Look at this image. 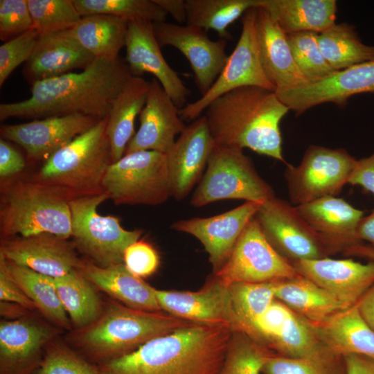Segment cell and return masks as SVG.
Listing matches in <instances>:
<instances>
[{
	"label": "cell",
	"mask_w": 374,
	"mask_h": 374,
	"mask_svg": "<svg viewBox=\"0 0 374 374\" xmlns=\"http://www.w3.org/2000/svg\"><path fill=\"white\" fill-rule=\"evenodd\" d=\"M39 35V33L32 28L0 46V87L19 65L28 61Z\"/></svg>",
	"instance_id": "obj_46"
},
{
	"label": "cell",
	"mask_w": 374,
	"mask_h": 374,
	"mask_svg": "<svg viewBox=\"0 0 374 374\" xmlns=\"http://www.w3.org/2000/svg\"><path fill=\"white\" fill-rule=\"evenodd\" d=\"M289 110L274 91L244 86L214 100L204 116L215 144L285 162L280 123Z\"/></svg>",
	"instance_id": "obj_3"
},
{
	"label": "cell",
	"mask_w": 374,
	"mask_h": 374,
	"mask_svg": "<svg viewBox=\"0 0 374 374\" xmlns=\"http://www.w3.org/2000/svg\"><path fill=\"white\" fill-rule=\"evenodd\" d=\"M139 127L128 143L125 154L153 150L168 154L175 136L186 126L179 109L156 79L150 81L145 104L139 114Z\"/></svg>",
	"instance_id": "obj_24"
},
{
	"label": "cell",
	"mask_w": 374,
	"mask_h": 374,
	"mask_svg": "<svg viewBox=\"0 0 374 374\" xmlns=\"http://www.w3.org/2000/svg\"><path fill=\"white\" fill-rule=\"evenodd\" d=\"M274 353L242 331H233L220 374H260Z\"/></svg>",
	"instance_id": "obj_41"
},
{
	"label": "cell",
	"mask_w": 374,
	"mask_h": 374,
	"mask_svg": "<svg viewBox=\"0 0 374 374\" xmlns=\"http://www.w3.org/2000/svg\"><path fill=\"white\" fill-rule=\"evenodd\" d=\"M150 81L132 75L115 99L107 116L106 134L112 163L125 154L126 148L135 134L134 123L143 109Z\"/></svg>",
	"instance_id": "obj_31"
},
{
	"label": "cell",
	"mask_w": 374,
	"mask_h": 374,
	"mask_svg": "<svg viewBox=\"0 0 374 374\" xmlns=\"http://www.w3.org/2000/svg\"><path fill=\"white\" fill-rule=\"evenodd\" d=\"M159 6L170 14L178 23L186 24L185 0H153Z\"/></svg>",
	"instance_id": "obj_54"
},
{
	"label": "cell",
	"mask_w": 374,
	"mask_h": 374,
	"mask_svg": "<svg viewBox=\"0 0 374 374\" xmlns=\"http://www.w3.org/2000/svg\"><path fill=\"white\" fill-rule=\"evenodd\" d=\"M256 14L257 8H251L243 15L240 36L223 70L204 95L179 109L183 121H195L214 100L239 87L256 86L275 91L260 60L256 33Z\"/></svg>",
	"instance_id": "obj_11"
},
{
	"label": "cell",
	"mask_w": 374,
	"mask_h": 374,
	"mask_svg": "<svg viewBox=\"0 0 374 374\" xmlns=\"http://www.w3.org/2000/svg\"><path fill=\"white\" fill-rule=\"evenodd\" d=\"M127 28L122 19L98 14L82 17L70 32L96 58L116 60L125 46Z\"/></svg>",
	"instance_id": "obj_34"
},
{
	"label": "cell",
	"mask_w": 374,
	"mask_h": 374,
	"mask_svg": "<svg viewBox=\"0 0 374 374\" xmlns=\"http://www.w3.org/2000/svg\"><path fill=\"white\" fill-rule=\"evenodd\" d=\"M34 374H100L98 366L66 344L53 339Z\"/></svg>",
	"instance_id": "obj_45"
},
{
	"label": "cell",
	"mask_w": 374,
	"mask_h": 374,
	"mask_svg": "<svg viewBox=\"0 0 374 374\" xmlns=\"http://www.w3.org/2000/svg\"><path fill=\"white\" fill-rule=\"evenodd\" d=\"M99 121L78 114L51 116L4 125L0 132L2 139L21 146L30 158L45 161Z\"/></svg>",
	"instance_id": "obj_20"
},
{
	"label": "cell",
	"mask_w": 374,
	"mask_h": 374,
	"mask_svg": "<svg viewBox=\"0 0 374 374\" xmlns=\"http://www.w3.org/2000/svg\"><path fill=\"white\" fill-rule=\"evenodd\" d=\"M26 166L22 155L8 141L0 139V177L7 178L21 172Z\"/></svg>",
	"instance_id": "obj_50"
},
{
	"label": "cell",
	"mask_w": 374,
	"mask_h": 374,
	"mask_svg": "<svg viewBox=\"0 0 374 374\" xmlns=\"http://www.w3.org/2000/svg\"><path fill=\"white\" fill-rule=\"evenodd\" d=\"M296 272L323 287L346 308L359 301L374 285V261L328 257L291 262Z\"/></svg>",
	"instance_id": "obj_22"
},
{
	"label": "cell",
	"mask_w": 374,
	"mask_h": 374,
	"mask_svg": "<svg viewBox=\"0 0 374 374\" xmlns=\"http://www.w3.org/2000/svg\"><path fill=\"white\" fill-rule=\"evenodd\" d=\"M54 282L74 330L89 325L100 315L103 308L95 286L78 269L54 278Z\"/></svg>",
	"instance_id": "obj_35"
},
{
	"label": "cell",
	"mask_w": 374,
	"mask_h": 374,
	"mask_svg": "<svg viewBox=\"0 0 374 374\" xmlns=\"http://www.w3.org/2000/svg\"><path fill=\"white\" fill-rule=\"evenodd\" d=\"M356 305L362 319L374 331V285L365 292Z\"/></svg>",
	"instance_id": "obj_53"
},
{
	"label": "cell",
	"mask_w": 374,
	"mask_h": 374,
	"mask_svg": "<svg viewBox=\"0 0 374 374\" xmlns=\"http://www.w3.org/2000/svg\"><path fill=\"white\" fill-rule=\"evenodd\" d=\"M155 294L161 310L175 317L197 323L226 325L240 331L229 286L215 275L198 291L155 289Z\"/></svg>",
	"instance_id": "obj_17"
},
{
	"label": "cell",
	"mask_w": 374,
	"mask_h": 374,
	"mask_svg": "<svg viewBox=\"0 0 374 374\" xmlns=\"http://www.w3.org/2000/svg\"><path fill=\"white\" fill-rule=\"evenodd\" d=\"M260 204L245 202L232 210L212 217L178 220L170 227L199 240L208 254L213 274H215L230 258L240 235L254 217Z\"/></svg>",
	"instance_id": "obj_18"
},
{
	"label": "cell",
	"mask_w": 374,
	"mask_h": 374,
	"mask_svg": "<svg viewBox=\"0 0 374 374\" xmlns=\"http://www.w3.org/2000/svg\"><path fill=\"white\" fill-rule=\"evenodd\" d=\"M362 93H374V60L336 71L302 87L275 92L296 116L326 103L344 105L351 96Z\"/></svg>",
	"instance_id": "obj_15"
},
{
	"label": "cell",
	"mask_w": 374,
	"mask_h": 374,
	"mask_svg": "<svg viewBox=\"0 0 374 374\" xmlns=\"http://www.w3.org/2000/svg\"><path fill=\"white\" fill-rule=\"evenodd\" d=\"M233 331L193 323L97 366L100 374H220Z\"/></svg>",
	"instance_id": "obj_2"
},
{
	"label": "cell",
	"mask_w": 374,
	"mask_h": 374,
	"mask_svg": "<svg viewBox=\"0 0 374 374\" xmlns=\"http://www.w3.org/2000/svg\"><path fill=\"white\" fill-rule=\"evenodd\" d=\"M81 17L107 15L128 23L166 21L167 12L153 0H73Z\"/></svg>",
	"instance_id": "obj_39"
},
{
	"label": "cell",
	"mask_w": 374,
	"mask_h": 374,
	"mask_svg": "<svg viewBox=\"0 0 374 374\" xmlns=\"http://www.w3.org/2000/svg\"><path fill=\"white\" fill-rule=\"evenodd\" d=\"M152 24L143 21L128 23L125 62L133 76L141 77L145 73L153 75L181 108L191 91L163 56Z\"/></svg>",
	"instance_id": "obj_23"
},
{
	"label": "cell",
	"mask_w": 374,
	"mask_h": 374,
	"mask_svg": "<svg viewBox=\"0 0 374 374\" xmlns=\"http://www.w3.org/2000/svg\"><path fill=\"white\" fill-rule=\"evenodd\" d=\"M160 263L156 249L148 242L137 240L125 251L123 264L132 274L139 278L152 275Z\"/></svg>",
	"instance_id": "obj_48"
},
{
	"label": "cell",
	"mask_w": 374,
	"mask_h": 374,
	"mask_svg": "<svg viewBox=\"0 0 374 374\" xmlns=\"http://www.w3.org/2000/svg\"><path fill=\"white\" fill-rule=\"evenodd\" d=\"M325 348L312 323L293 310L269 346L278 355L289 357H305Z\"/></svg>",
	"instance_id": "obj_40"
},
{
	"label": "cell",
	"mask_w": 374,
	"mask_h": 374,
	"mask_svg": "<svg viewBox=\"0 0 374 374\" xmlns=\"http://www.w3.org/2000/svg\"><path fill=\"white\" fill-rule=\"evenodd\" d=\"M0 300L18 304L28 310H36L33 301L0 266Z\"/></svg>",
	"instance_id": "obj_49"
},
{
	"label": "cell",
	"mask_w": 374,
	"mask_h": 374,
	"mask_svg": "<svg viewBox=\"0 0 374 374\" xmlns=\"http://www.w3.org/2000/svg\"><path fill=\"white\" fill-rule=\"evenodd\" d=\"M256 33L263 71L275 91L304 86L310 82L293 57L287 34L269 14L257 8Z\"/></svg>",
	"instance_id": "obj_26"
},
{
	"label": "cell",
	"mask_w": 374,
	"mask_h": 374,
	"mask_svg": "<svg viewBox=\"0 0 374 374\" xmlns=\"http://www.w3.org/2000/svg\"><path fill=\"white\" fill-rule=\"evenodd\" d=\"M78 270L115 301L137 310L162 311L155 288L132 274L123 263L102 267L90 260H84Z\"/></svg>",
	"instance_id": "obj_28"
},
{
	"label": "cell",
	"mask_w": 374,
	"mask_h": 374,
	"mask_svg": "<svg viewBox=\"0 0 374 374\" xmlns=\"http://www.w3.org/2000/svg\"><path fill=\"white\" fill-rule=\"evenodd\" d=\"M193 323L162 311L137 310L112 301L93 322L74 330L69 339L87 359L98 365Z\"/></svg>",
	"instance_id": "obj_4"
},
{
	"label": "cell",
	"mask_w": 374,
	"mask_h": 374,
	"mask_svg": "<svg viewBox=\"0 0 374 374\" xmlns=\"http://www.w3.org/2000/svg\"><path fill=\"white\" fill-rule=\"evenodd\" d=\"M27 310H28L18 304L1 301L0 312L1 316H6L8 318L17 319L24 317L26 311Z\"/></svg>",
	"instance_id": "obj_57"
},
{
	"label": "cell",
	"mask_w": 374,
	"mask_h": 374,
	"mask_svg": "<svg viewBox=\"0 0 374 374\" xmlns=\"http://www.w3.org/2000/svg\"><path fill=\"white\" fill-rule=\"evenodd\" d=\"M285 34L320 33L335 23V0H258Z\"/></svg>",
	"instance_id": "obj_30"
},
{
	"label": "cell",
	"mask_w": 374,
	"mask_h": 374,
	"mask_svg": "<svg viewBox=\"0 0 374 374\" xmlns=\"http://www.w3.org/2000/svg\"><path fill=\"white\" fill-rule=\"evenodd\" d=\"M215 145L204 115L179 135L166 154L171 196L175 199H184L199 182Z\"/></svg>",
	"instance_id": "obj_21"
},
{
	"label": "cell",
	"mask_w": 374,
	"mask_h": 374,
	"mask_svg": "<svg viewBox=\"0 0 374 374\" xmlns=\"http://www.w3.org/2000/svg\"><path fill=\"white\" fill-rule=\"evenodd\" d=\"M346 374H374V359L357 354L342 357Z\"/></svg>",
	"instance_id": "obj_52"
},
{
	"label": "cell",
	"mask_w": 374,
	"mask_h": 374,
	"mask_svg": "<svg viewBox=\"0 0 374 374\" xmlns=\"http://www.w3.org/2000/svg\"><path fill=\"white\" fill-rule=\"evenodd\" d=\"M152 26L161 48L172 46L188 59L197 87L201 95H204L227 62L226 40H211L206 30L189 24L179 25L162 21L153 23Z\"/></svg>",
	"instance_id": "obj_14"
},
{
	"label": "cell",
	"mask_w": 374,
	"mask_h": 374,
	"mask_svg": "<svg viewBox=\"0 0 374 374\" xmlns=\"http://www.w3.org/2000/svg\"><path fill=\"white\" fill-rule=\"evenodd\" d=\"M357 238L360 242L367 241L374 247V209L364 216L357 227Z\"/></svg>",
	"instance_id": "obj_55"
},
{
	"label": "cell",
	"mask_w": 374,
	"mask_h": 374,
	"mask_svg": "<svg viewBox=\"0 0 374 374\" xmlns=\"http://www.w3.org/2000/svg\"><path fill=\"white\" fill-rule=\"evenodd\" d=\"M295 207L334 252L362 243L357 231L364 211L344 199L328 196Z\"/></svg>",
	"instance_id": "obj_27"
},
{
	"label": "cell",
	"mask_w": 374,
	"mask_h": 374,
	"mask_svg": "<svg viewBox=\"0 0 374 374\" xmlns=\"http://www.w3.org/2000/svg\"><path fill=\"white\" fill-rule=\"evenodd\" d=\"M348 184L359 186L374 195V153L369 157L356 159Z\"/></svg>",
	"instance_id": "obj_51"
},
{
	"label": "cell",
	"mask_w": 374,
	"mask_h": 374,
	"mask_svg": "<svg viewBox=\"0 0 374 374\" xmlns=\"http://www.w3.org/2000/svg\"><path fill=\"white\" fill-rule=\"evenodd\" d=\"M275 197L243 150L215 144L190 204L202 207L224 199L262 203Z\"/></svg>",
	"instance_id": "obj_8"
},
{
	"label": "cell",
	"mask_w": 374,
	"mask_h": 374,
	"mask_svg": "<svg viewBox=\"0 0 374 374\" xmlns=\"http://www.w3.org/2000/svg\"><path fill=\"white\" fill-rule=\"evenodd\" d=\"M275 281L233 283L229 285L240 330L249 336L256 321L276 299Z\"/></svg>",
	"instance_id": "obj_38"
},
{
	"label": "cell",
	"mask_w": 374,
	"mask_h": 374,
	"mask_svg": "<svg viewBox=\"0 0 374 374\" xmlns=\"http://www.w3.org/2000/svg\"><path fill=\"white\" fill-rule=\"evenodd\" d=\"M322 344L342 357L362 355L374 359V331L361 317L355 305L344 309L319 323H312Z\"/></svg>",
	"instance_id": "obj_29"
},
{
	"label": "cell",
	"mask_w": 374,
	"mask_h": 374,
	"mask_svg": "<svg viewBox=\"0 0 374 374\" xmlns=\"http://www.w3.org/2000/svg\"><path fill=\"white\" fill-rule=\"evenodd\" d=\"M0 266L46 319L59 328L71 329L72 324L58 297L53 278L12 263L1 256Z\"/></svg>",
	"instance_id": "obj_33"
},
{
	"label": "cell",
	"mask_w": 374,
	"mask_h": 374,
	"mask_svg": "<svg viewBox=\"0 0 374 374\" xmlns=\"http://www.w3.org/2000/svg\"><path fill=\"white\" fill-rule=\"evenodd\" d=\"M317 39L323 57L334 71L374 60V46L364 44L353 25L335 23L319 33Z\"/></svg>",
	"instance_id": "obj_36"
},
{
	"label": "cell",
	"mask_w": 374,
	"mask_h": 374,
	"mask_svg": "<svg viewBox=\"0 0 374 374\" xmlns=\"http://www.w3.org/2000/svg\"><path fill=\"white\" fill-rule=\"evenodd\" d=\"M337 356L327 348L315 354L289 357L271 355L263 366V374H343Z\"/></svg>",
	"instance_id": "obj_42"
},
{
	"label": "cell",
	"mask_w": 374,
	"mask_h": 374,
	"mask_svg": "<svg viewBox=\"0 0 374 374\" xmlns=\"http://www.w3.org/2000/svg\"><path fill=\"white\" fill-rule=\"evenodd\" d=\"M275 298L312 323H319L346 308L327 290L298 275L275 281Z\"/></svg>",
	"instance_id": "obj_32"
},
{
	"label": "cell",
	"mask_w": 374,
	"mask_h": 374,
	"mask_svg": "<svg viewBox=\"0 0 374 374\" xmlns=\"http://www.w3.org/2000/svg\"><path fill=\"white\" fill-rule=\"evenodd\" d=\"M0 256L53 278L78 269L84 261L72 242L49 233L4 238Z\"/></svg>",
	"instance_id": "obj_19"
},
{
	"label": "cell",
	"mask_w": 374,
	"mask_h": 374,
	"mask_svg": "<svg viewBox=\"0 0 374 374\" xmlns=\"http://www.w3.org/2000/svg\"><path fill=\"white\" fill-rule=\"evenodd\" d=\"M317 36L318 33L310 31L287 35L294 61L310 83L321 80L336 71L323 57Z\"/></svg>",
	"instance_id": "obj_44"
},
{
	"label": "cell",
	"mask_w": 374,
	"mask_h": 374,
	"mask_svg": "<svg viewBox=\"0 0 374 374\" xmlns=\"http://www.w3.org/2000/svg\"><path fill=\"white\" fill-rule=\"evenodd\" d=\"M132 73L125 62L96 58L80 72H71L33 84L28 98L0 104V120L43 118L82 114L102 120Z\"/></svg>",
	"instance_id": "obj_1"
},
{
	"label": "cell",
	"mask_w": 374,
	"mask_h": 374,
	"mask_svg": "<svg viewBox=\"0 0 374 374\" xmlns=\"http://www.w3.org/2000/svg\"><path fill=\"white\" fill-rule=\"evenodd\" d=\"M28 6L39 35L70 30L82 17L73 0H28Z\"/></svg>",
	"instance_id": "obj_43"
},
{
	"label": "cell",
	"mask_w": 374,
	"mask_h": 374,
	"mask_svg": "<svg viewBox=\"0 0 374 374\" xmlns=\"http://www.w3.org/2000/svg\"><path fill=\"white\" fill-rule=\"evenodd\" d=\"M345 255L366 258L374 261V247L371 244L357 243L345 248Z\"/></svg>",
	"instance_id": "obj_56"
},
{
	"label": "cell",
	"mask_w": 374,
	"mask_h": 374,
	"mask_svg": "<svg viewBox=\"0 0 374 374\" xmlns=\"http://www.w3.org/2000/svg\"><path fill=\"white\" fill-rule=\"evenodd\" d=\"M102 189L118 205L166 202L172 197L166 154L153 150L125 154L108 168Z\"/></svg>",
	"instance_id": "obj_9"
},
{
	"label": "cell",
	"mask_w": 374,
	"mask_h": 374,
	"mask_svg": "<svg viewBox=\"0 0 374 374\" xmlns=\"http://www.w3.org/2000/svg\"><path fill=\"white\" fill-rule=\"evenodd\" d=\"M59 328L28 317L0 322V374H34Z\"/></svg>",
	"instance_id": "obj_16"
},
{
	"label": "cell",
	"mask_w": 374,
	"mask_h": 374,
	"mask_svg": "<svg viewBox=\"0 0 374 374\" xmlns=\"http://www.w3.org/2000/svg\"><path fill=\"white\" fill-rule=\"evenodd\" d=\"M107 199L108 195L102 191L69 201L72 243L77 251L102 267L123 263L125 249L143 233L141 229H123L115 216L98 213V207Z\"/></svg>",
	"instance_id": "obj_7"
},
{
	"label": "cell",
	"mask_w": 374,
	"mask_h": 374,
	"mask_svg": "<svg viewBox=\"0 0 374 374\" xmlns=\"http://www.w3.org/2000/svg\"><path fill=\"white\" fill-rule=\"evenodd\" d=\"M96 57L71 35L70 30L41 34L24 66V74L31 84L84 70Z\"/></svg>",
	"instance_id": "obj_25"
},
{
	"label": "cell",
	"mask_w": 374,
	"mask_h": 374,
	"mask_svg": "<svg viewBox=\"0 0 374 374\" xmlns=\"http://www.w3.org/2000/svg\"><path fill=\"white\" fill-rule=\"evenodd\" d=\"M213 275L229 285L233 283L271 282L299 274L292 264L271 246L253 217L227 262Z\"/></svg>",
	"instance_id": "obj_13"
},
{
	"label": "cell",
	"mask_w": 374,
	"mask_h": 374,
	"mask_svg": "<svg viewBox=\"0 0 374 374\" xmlns=\"http://www.w3.org/2000/svg\"><path fill=\"white\" fill-rule=\"evenodd\" d=\"M271 246L290 262L327 257L331 247L300 215L295 206L276 196L254 216Z\"/></svg>",
	"instance_id": "obj_12"
},
{
	"label": "cell",
	"mask_w": 374,
	"mask_h": 374,
	"mask_svg": "<svg viewBox=\"0 0 374 374\" xmlns=\"http://www.w3.org/2000/svg\"><path fill=\"white\" fill-rule=\"evenodd\" d=\"M68 194L35 181H19L3 192L0 227L4 238L49 233L71 237Z\"/></svg>",
	"instance_id": "obj_5"
},
{
	"label": "cell",
	"mask_w": 374,
	"mask_h": 374,
	"mask_svg": "<svg viewBox=\"0 0 374 374\" xmlns=\"http://www.w3.org/2000/svg\"><path fill=\"white\" fill-rule=\"evenodd\" d=\"M33 28L28 0L0 1V38L6 42Z\"/></svg>",
	"instance_id": "obj_47"
},
{
	"label": "cell",
	"mask_w": 374,
	"mask_h": 374,
	"mask_svg": "<svg viewBox=\"0 0 374 374\" xmlns=\"http://www.w3.org/2000/svg\"><path fill=\"white\" fill-rule=\"evenodd\" d=\"M355 161L343 148L310 145L299 166L286 163L285 177L290 204L299 206L337 195L348 184Z\"/></svg>",
	"instance_id": "obj_10"
},
{
	"label": "cell",
	"mask_w": 374,
	"mask_h": 374,
	"mask_svg": "<svg viewBox=\"0 0 374 374\" xmlns=\"http://www.w3.org/2000/svg\"><path fill=\"white\" fill-rule=\"evenodd\" d=\"M106 125L107 117L52 154L33 181L72 197L103 191L102 182L112 163Z\"/></svg>",
	"instance_id": "obj_6"
},
{
	"label": "cell",
	"mask_w": 374,
	"mask_h": 374,
	"mask_svg": "<svg viewBox=\"0 0 374 374\" xmlns=\"http://www.w3.org/2000/svg\"><path fill=\"white\" fill-rule=\"evenodd\" d=\"M258 0H185L186 24L204 30L212 29L220 39H229L228 27L250 8H257Z\"/></svg>",
	"instance_id": "obj_37"
}]
</instances>
